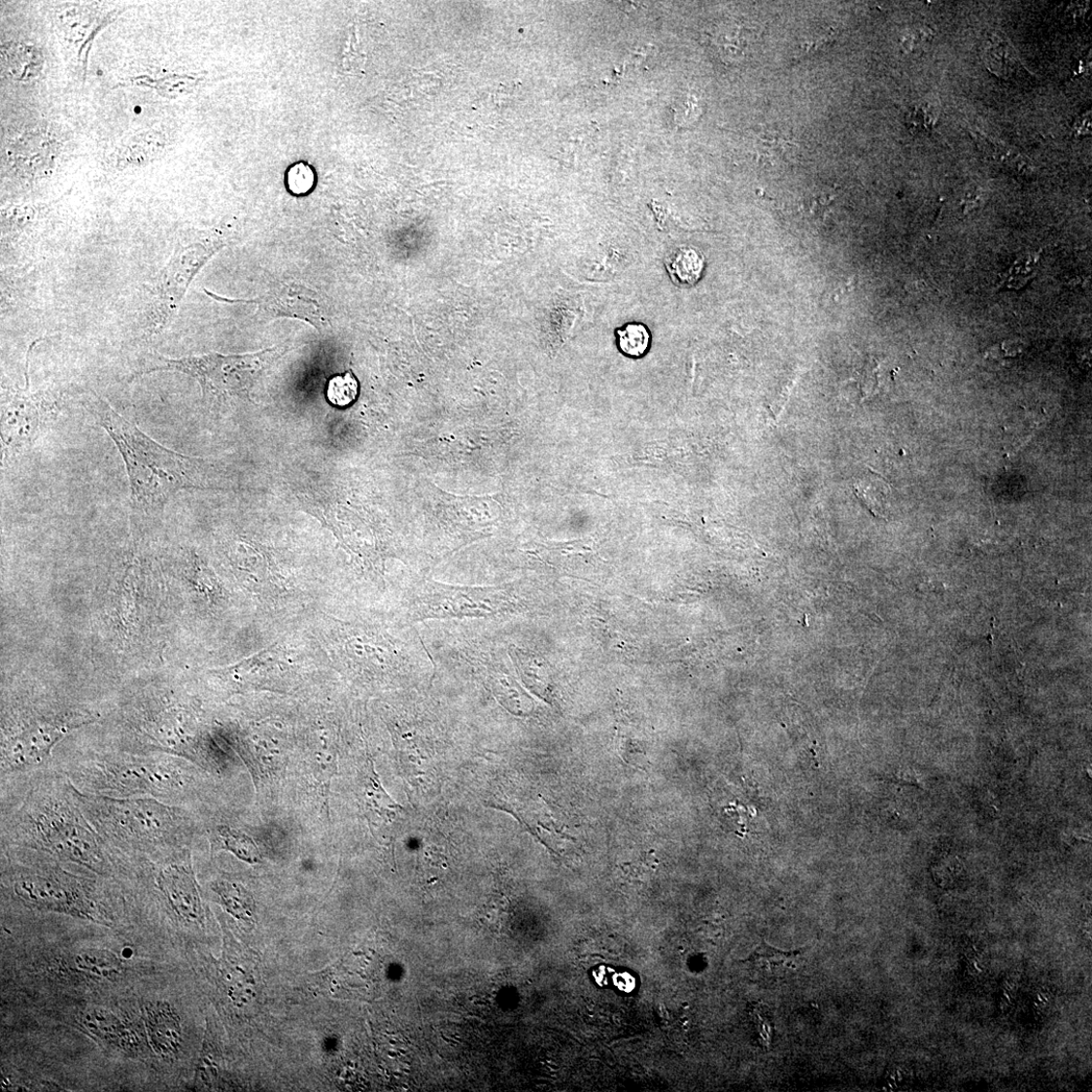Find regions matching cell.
Masks as SVG:
<instances>
[{
  "instance_id": "6da1fadb",
  "label": "cell",
  "mask_w": 1092,
  "mask_h": 1092,
  "mask_svg": "<svg viewBox=\"0 0 1092 1092\" xmlns=\"http://www.w3.org/2000/svg\"><path fill=\"white\" fill-rule=\"evenodd\" d=\"M85 407L109 434L125 463L135 510L158 514L180 490L216 487L217 467L209 461L164 448L96 394L86 396Z\"/></svg>"
},
{
  "instance_id": "7a4b0ae2",
  "label": "cell",
  "mask_w": 1092,
  "mask_h": 1092,
  "mask_svg": "<svg viewBox=\"0 0 1092 1092\" xmlns=\"http://www.w3.org/2000/svg\"><path fill=\"white\" fill-rule=\"evenodd\" d=\"M58 785L41 783L28 794L14 817L15 839L19 846L109 875L107 843L87 821L69 782Z\"/></svg>"
},
{
  "instance_id": "3957f363",
  "label": "cell",
  "mask_w": 1092,
  "mask_h": 1092,
  "mask_svg": "<svg viewBox=\"0 0 1092 1092\" xmlns=\"http://www.w3.org/2000/svg\"><path fill=\"white\" fill-rule=\"evenodd\" d=\"M74 799L107 846L157 854L178 846L185 831L181 812L151 798L112 799L91 796L74 787Z\"/></svg>"
},
{
  "instance_id": "277c9868",
  "label": "cell",
  "mask_w": 1092,
  "mask_h": 1092,
  "mask_svg": "<svg viewBox=\"0 0 1092 1092\" xmlns=\"http://www.w3.org/2000/svg\"><path fill=\"white\" fill-rule=\"evenodd\" d=\"M70 783L91 796L112 799L168 800L186 786L182 767L171 759L151 756L106 757L82 763Z\"/></svg>"
},
{
  "instance_id": "5b68a950",
  "label": "cell",
  "mask_w": 1092,
  "mask_h": 1092,
  "mask_svg": "<svg viewBox=\"0 0 1092 1092\" xmlns=\"http://www.w3.org/2000/svg\"><path fill=\"white\" fill-rule=\"evenodd\" d=\"M14 896L29 908L55 912L98 924L109 915L86 881L55 869H26L12 880Z\"/></svg>"
},
{
  "instance_id": "8992f818",
  "label": "cell",
  "mask_w": 1092,
  "mask_h": 1092,
  "mask_svg": "<svg viewBox=\"0 0 1092 1092\" xmlns=\"http://www.w3.org/2000/svg\"><path fill=\"white\" fill-rule=\"evenodd\" d=\"M26 362V387L3 388L2 462L8 463L28 452L45 429L61 412L62 399L55 392H33L30 385L29 358Z\"/></svg>"
},
{
  "instance_id": "52a82bcc",
  "label": "cell",
  "mask_w": 1092,
  "mask_h": 1092,
  "mask_svg": "<svg viewBox=\"0 0 1092 1092\" xmlns=\"http://www.w3.org/2000/svg\"><path fill=\"white\" fill-rule=\"evenodd\" d=\"M81 715L37 717L7 735L2 743L4 773L29 771L44 765L56 744L71 731L87 723Z\"/></svg>"
},
{
  "instance_id": "ba28073f",
  "label": "cell",
  "mask_w": 1092,
  "mask_h": 1092,
  "mask_svg": "<svg viewBox=\"0 0 1092 1092\" xmlns=\"http://www.w3.org/2000/svg\"><path fill=\"white\" fill-rule=\"evenodd\" d=\"M235 690L283 688L296 674L288 653L281 647L271 648L229 667L214 671Z\"/></svg>"
},
{
  "instance_id": "9c48e42d",
  "label": "cell",
  "mask_w": 1092,
  "mask_h": 1092,
  "mask_svg": "<svg viewBox=\"0 0 1092 1092\" xmlns=\"http://www.w3.org/2000/svg\"><path fill=\"white\" fill-rule=\"evenodd\" d=\"M155 883L166 906L181 921L202 924L203 903L190 864L183 860H166L156 872Z\"/></svg>"
},
{
  "instance_id": "30bf717a",
  "label": "cell",
  "mask_w": 1092,
  "mask_h": 1092,
  "mask_svg": "<svg viewBox=\"0 0 1092 1092\" xmlns=\"http://www.w3.org/2000/svg\"><path fill=\"white\" fill-rule=\"evenodd\" d=\"M78 1027L102 1045L126 1055H138L146 1036L125 1016L105 1007H85L77 1014Z\"/></svg>"
},
{
  "instance_id": "8fae6325",
  "label": "cell",
  "mask_w": 1092,
  "mask_h": 1092,
  "mask_svg": "<svg viewBox=\"0 0 1092 1092\" xmlns=\"http://www.w3.org/2000/svg\"><path fill=\"white\" fill-rule=\"evenodd\" d=\"M256 785L281 778L288 765V744L282 734L259 730L240 737L235 747Z\"/></svg>"
},
{
  "instance_id": "7c38bea8",
  "label": "cell",
  "mask_w": 1092,
  "mask_h": 1092,
  "mask_svg": "<svg viewBox=\"0 0 1092 1092\" xmlns=\"http://www.w3.org/2000/svg\"><path fill=\"white\" fill-rule=\"evenodd\" d=\"M147 1044L164 1059H175L183 1046V1027L178 1010L165 1001H152L142 1009Z\"/></svg>"
},
{
  "instance_id": "4fadbf2b",
  "label": "cell",
  "mask_w": 1092,
  "mask_h": 1092,
  "mask_svg": "<svg viewBox=\"0 0 1092 1092\" xmlns=\"http://www.w3.org/2000/svg\"><path fill=\"white\" fill-rule=\"evenodd\" d=\"M359 802L363 814L372 827H385L393 823L402 806L393 802L384 789L376 772L374 761L367 759L359 775Z\"/></svg>"
},
{
  "instance_id": "5bb4252c",
  "label": "cell",
  "mask_w": 1092,
  "mask_h": 1092,
  "mask_svg": "<svg viewBox=\"0 0 1092 1092\" xmlns=\"http://www.w3.org/2000/svg\"><path fill=\"white\" fill-rule=\"evenodd\" d=\"M430 610L436 614H490L500 610L502 602L492 592L478 590H437Z\"/></svg>"
},
{
  "instance_id": "9a60e30c",
  "label": "cell",
  "mask_w": 1092,
  "mask_h": 1092,
  "mask_svg": "<svg viewBox=\"0 0 1092 1092\" xmlns=\"http://www.w3.org/2000/svg\"><path fill=\"white\" fill-rule=\"evenodd\" d=\"M69 971L93 981H116L125 973V963L107 949H84L68 958Z\"/></svg>"
},
{
  "instance_id": "2e32d148",
  "label": "cell",
  "mask_w": 1092,
  "mask_h": 1092,
  "mask_svg": "<svg viewBox=\"0 0 1092 1092\" xmlns=\"http://www.w3.org/2000/svg\"><path fill=\"white\" fill-rule=\"evenodd\" d=\"M804 951L783 952L762 941L749 959L752 974L762 982L783 980L798 971Z\"/></svg>"
},
{
  "instance_id": "e0dca14e",
  "label": "cell",
  "mask_w": 1092,
  "mask_h": 1092,
  "mask_svg": "<svg viewBox=\"0 0 1092 1092\" xmlns=\"http://www.w3.org/2000/svg\"><path fill=\"white\" fill-rule=\"evenodd\" d=\"M212 852H230L242 861L256 864L261 861L260 851L252 837L226 825H219L209 832Z\"/></svg>"
},
{
  "instance_id": "ac0fdd59",
  "label": "cell",
  "mask_w": 1092,
  "mask_h": 1092,
  "mask_svg": "<svg viewBox=\"0 0 1092 1092\" xmlns=\"http://www.w3.org/2000/svg\"><path fill=\"white\" fill-rule=\"evenodd\" d=\"M309 763L321 793L327 800L331 781L338 768V753L334 741L327 737L313 743Z\"/></svg>"
},
{
  "instance_id": "d6986e66",
  "label": "cell",
  "mask_w": 1092,
  "mask_h": 1092,
  "mask_svg": "<svg viewBox=\"0 0 1092 1092\" xmlns=\"http://www.w3.org/2000/svg\"><path fill=\"white\" fill-rule=\"evenodd\" d=\"M666 268L672 281L679 286H691L702 276L704 259L691 247H680L668 255Z\"/></svg>"
},
{
  "instance_id": "ffe728a7",
  "label": "cell",
  "mask_w": 1092,
  "mask_h": 1092,
  "mask_svg": "<svg viewBox=\"0 0 1092 1092\" xmlns=\"http://www.w3.org/2000/svg\"><path fill=\"white\" fill-rule=\"evenodd\" d=\"M212 888L222 905L231 914L242 920H247V917L252 915L255 908L254 900L241 885L221 880L215 882Z\"/></svg>"
},
{
  "instance_id": "44dd1931",
  "label": "cell",
  "mask_w": 1092,
  "mask_h": 1092,
  "mask_svg": "<svg viewBox=\"0 0 1092 1092\" xmlns=\"http://www.w3.org/2000/svg\"><path fill=\"white\" fill-rule=\"evenodd\" d=\"M984 60L987 68L1002 78L1008 77L1019 66V58L1014 50L1000 36L989 40L984 51Z\"/></svg>"
},
{
  "instance_id": "7402d4cb",
  "label": "cell",
  "mask_w": 1092,
  "mask_h": 1092,
  "mask_svg": "<svg viewBox=\"0 0 1092 1092\" xmlns=\"http://www.w3.org/2000/svg\"><path fill=\"white\" fill-rule=\"evenodd\" d=\"M358 393V381L351 371L333 377L326 389L327 401L333 407L340 409L352 406L357 401Z\"/></svg>"
},
{
  "instance_id": "603a6c76",
  "label": "cell",
  "mask_w": 1092,
  "mask_h": 1092,
  "mask_svg": "<svg viewBox=\"0 0 1092 1092\" xmlns=\"http://www.w3.org/2000/svg\"><path fill=\"white\" fill-rule=\"evenodd\" d=\"M620 350L628 356L638 358L649 350L651 334L647 327L637 323L617 331Z\"/></svg>"
},
{
  "instance_id": "cb8c5ba5",
  "label": "cell",
  "mask_w": 1092,
  "mask_h": 1092,
  "mask_svg": "<svg viewBox=\"0 0 1092 1092\" xmlns=\"http://www.w3.org/2000/svg\"><path fill=\"white\" fill-rule=\"evenodd\" d=\"M938 118V109L933 102H924L911 109L906 117L907 126L913 133L931 132Z\"/></svg>"
},
{
  "instance_id": "d4e9b609",
  "label": "cell",
  "mask_w": 1092,
  "mask_h": 1092,
  "mask_svg": "<svg viewBox=\"0 0 1092 1092\" xmlns=\"http://www.w3.org/2000/svg\"><path fill=\"white\" fill-rule=\"evenodd\" d=\"M962 871L961 861L953 856L941 858L933 867L934 879L941 887H951L956 884Z\"/></svg>"
},
{
  "instance_id": "484cf974",
  "label": "cell",
  "mask_w": 1092,
  "mask_h": 1092,
  "mask_svg": "<svg viewBox=\"0 0 1092 1092\" xmlns=\"http://www.w3.org/2000/svg\"><path fill=\"white\" fill-rule=\"evenodd\" d=\"M315 185V175L312 168L304 163L293 165L287 175V187L296 195L308 193Z\"/></svg>"
},
{
  "instance_id": "4316f807",
  "label": "cell",
  "mask_w": 1092,
  "mask_h": 1092,
  "mask_svg": "<svg viewBox=\"0 0 1092 1092\" xmlns=\"http://www.w3.org/2000/svg\"><path fill=\"white\" fill-rule=\"evenodd\" d=\"M1022 352V344L1016 341H1006L996 347H992L988 355L990 358H1011Z\"/></svg>"
},
{
  "instance_id": "83f0119b",
  "label": "cell",
  "mask_w": 1092,
  "mask_h": 1092,
  "mask_svg": "<svg viewBox=\"0 0 1092 1092\" xmlns=\"http://www.w3.org/2000/svg\"><path fill=\"white\" fill-rule=\"evenodd\" d=\"M928 33L922 29L913 30L904 38V44L911 51V50L921 46L923 42L928 41Z\"/></svg>"
},
{
  "instance_id": "f1b7e54d",
  "label": "cell",
  "mask_w": 1092,
  "mask_h": 1092,
  "mask_svg": "<svg viewBox=\"0 0 1092 1092\" xmlns=\"http://www.w3.org/2000/svg\"><path fill=\"white\" fill-rule=\"evenodd\" d=\"M1089 114L1080 118L1079 120L1075 123V131L1078 135H1086L1088 132H1090L1091 122Z\"/></svg>"
},
{
  "instance_id": "f546056e",
  "label": "cell",
  "mask_w": 1092,
  "mask_h": 1092,
  "mask_svg": "<svg viewBox=\"0 0 1092 1092\" xmlns=\"http://www.w3.org/2000/svg\"><path fill=\"white\" fill-rule=\"evenodd\" d=\"M442 1039L445 1041H448V1043H450L451 1045H457L458 1044V1041L450 1040L449 1038H446L444 1036H442Z\"/></svg>"
},
{
  "instance_id": "4dcf8cb0",
  "label": "cell",
  "mask_w": 1092,
  "mask_h": 1092,
  "mask_svg": "<svg viewBox=\"0 0 1092 1092\" xmlns=\"http://www.w3.org/2000/svg\"><path fill=\"white\" fill-rule=\"evenodd\" d=\"M453 1039H456V1040H457L458 1041H461H461H462V1040H461V1038H459V1037H457V1036H455V1035L453 1036Z\"/></svg>"
},
{
  "instance_id": "1f68e13d",
  "label": "cell",
  "mask_w": 1092,
  "mask_h": 1092,
  "mask_svg": "<svg viewBox=\"0 0 1092 1092\" xmlns=\"http://www.w3.org/2000/svg\"><path fill=\"white\" fill-rule=\"evenodd\" d=\"M475 1004H476V1005H480V1006H485V1005H486V1003H483V1002H476Z\"/></svg>"
},
{
  "instance_id": "d6a6232c",
  "label": "cell",
  "mask_w": 1092,
  "mask_h": 1092,
  "mask_svg": "<svg viewBox=\"0 0 1092 1092\" xmlns=\"http://www.w3.org/2000/svg\"><path fill=\"white\" fill-rule=\"evenodd\" d=\"M390 1056H391V1057H394V1056H395V1054H394V1053H392V1052H390Z\"/></svg>"
},
{
  "instance_id": "836d02e7",
  "label": "cell",
  "mask_w": 1092,
  "mask_h": 1092,
  "mask_svg": "<svg viewBox=\"0 0 1092 1092\" xmlns=\"http://www.w3.org/2000/svg\"><path fill=\"white\" fill-rule=\"evenodd\" d=\"M404 1073H406L407 1075L411 1074L410 1071H407V1070H404Z\"/></svg>"
},
{
  "instance_id": "e575fe53",
  "label": "cell",
  "mask_w": 1092,
  "mask_h": 1092,
  "mask_svg": "<svg viewBox=\"0 0 1092 1092\" xmlns=\"http://www.w3.org/2000/svg\"><path fill=\"white\" fill-rule=\"evenodd\" d=\"M400 1051H401V1053H402V1054H406V1051H405V1050H400Z\"/></svg>"
}]
</instances>
